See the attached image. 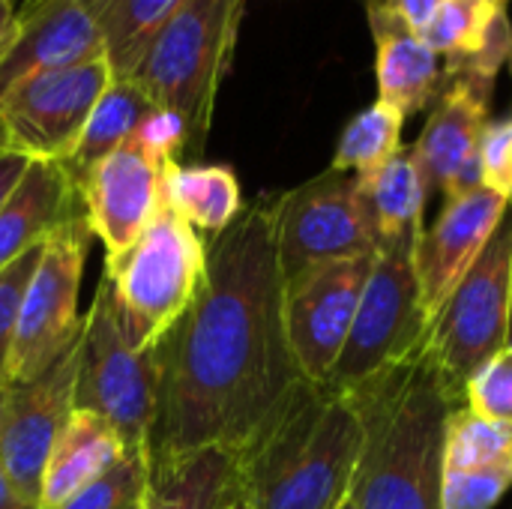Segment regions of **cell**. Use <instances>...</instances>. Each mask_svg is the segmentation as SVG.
I'll use <instances>...</instances> for the list:
<instances>
[{"label":"cell","mask_w":512,"mask_h":509,"mask_svg":"<svg viewBox=\"0 0 512 509\" xmlns=\"http://www.w3.org/2000/svg\"><path fill=\"white\" fill-rule=\"evenodd\" d=\"M153 351L159 390L147 462L207 447L243 456L303 381L285 333L270 204L243 207L207 243L201 291Z\"/></svg>","instance_id":"6da1fadb"},{"label":"cell","mask_w":512,"mask_h":509,"mask_svg":"<svg viewBox=\"0 0 512 509\" xmlns=\"http://www.w3.org/2000/svg\"><path fill=\"white\" fill-rule=\"evenodd\" d=\"M363 426L351 483L357 509H441L447 429L462 396L423 345L369 384L345 393Z\"/></svg>","instance_id":"7a4b0ae2"},{"label":"cell","mask_w":512,"mask_h":509,"mask_svg":"<svg viewBox=\"0 0 512 509\" xmlns=\"http://www.w3.org/2000/svg\"><path fill=\"white\" fill-rule=\"evenodd\" d=\"M363 426L345 393L300 381L240 456L249 509H339L351 498Z\"/></svg>","instance_id":"3957f363"},{"label":"cell","mask_w":512,"mask_h":509,"mask_svg":"<svg viewBox=\"0 0 512 509\" xmlns=\"http://www.w3.org/2000/svg\"><path fill=\"white\" fill-rule=\"evenodd\" d=\"M243 3L183 0L129 78L153 108L174 111L186 123L192 156L204 150L216 96L234 54Z\"/></svg>","instance_id":"277c9868"},{"label":"cell","mask_w":512,"mask_h":509,"mask_svg":"<svg viewBox=\"0 0 512 509\" xmlns=\"http://www.w3.org/2000/svg\"><path fill=\"white\" fill-rule=\"evenodd\" d=\"M207 273V240L171 207L123 255H105V279L132 348H153L183 318Z\"/></svg>","instance_id":"5b68a950"},{"label":"cell","mask_w":512,"mask_h":509,"mask_svg":"<svg viewBox=\"0 0 512 509\" xmlns=\"http://www.w3.org/2000/svg\"><path fill=\"white\" fill-rule=\"evenodd\" d=\"M423 228L426 225L378 243L348 342L324 387L336 393H354L426 345L429 327L420 315L414 264Z\"/></svg>","instance_id":"8992f818"},{"label":"cell","mask_w":512,"mask_h":509,"mask_svg":"<svg viewBox=\"0 0 512 509\" xmlns=\"http://www.w3.org/2000/svg\"><path fill=\"white\" fill-rule=\"evenodd\" d=\"M159 366L153 348H132L102 276L96 297L81 324L75 408L102 417L126 444V450L147 453L156 420Z\"/></svg>","instance_id":"52a82bcc"},{"label":"cell","mask_w":512,"mask_h":509,"mask_svg":"<svg viewBox=\"0 0 512 509\" xmlns=\"http://www.w3.org/2000/svg\"><path fill=\"white\" fill-rule=\"evenodd\" d=\"M512 315V207L465 273L429 330L426 348L444 381L462 396L465 384L504 348Z\"/></svg>","instance_id":"ba28073f"},{"label":"cell","mask_w":512,"mask_h":509,"mask_svg":"<svg viewBox=\"0 0 512 509\" xmlns=\"http://www.w3.org/2000/svg\"><path fill=\"white\" fill-rule=\"evenodd\" d=\"M93 231L87 213L60 225L42 246L36 270L24 288L9 354V384H24L48 372L81 339L78 294Z\"/></svg>","instance_id":"9c48e42d"},{"label":"cell","mask_w":512,"mask_h":509,"mask_svg":"<svg viewBox=\"0 0 512 509\" xmlns=\"http://www.w3.org/2000/svg\"><path fill=\"white\" fill-rule=\"evenodd\" d=\"M282 276L378 252V231L357 174L324 171L273 204Z\"/></svg>","instance_id":"30bf717a"},{"label":"cell","mask_w":512,"mask_h":509,"mask_svg":"<svg viewBox=\"0 0 512 509\" xmlns=\"http://www.w3.org/2000/svg\"><path fill=\"white\" fill-rule=\"evenodd\" d=\"M114 81L105 57L48 69L15 84L0 102V144L30 162H66Z\"/></svg>","instance_id":"8fae6325"},{"label":"cell","mask_w":512,"mask_h":509,"mask_svg":"<svg viewBox=\"0 0 512 509\" xmlns=\"http://www.w3.org/2000/svg\"><path fill=\"white\" fill-rule=\"evenodd\" d=\"M375 255L303 270L285 279V333L303 381L324 387L354 324Z\"/></svg>","instance_id":"7c38bea8"},{"label":"cell","mask_w":512,"mask_h":509,"mask_svg":"<svg viewBox=\"0 0 512 509\" xmlns=\"http://www.w3.org/2000/svg\"><path fill=\"white\" fill-rule=\"evenodd\" d=\"M78 345L33 381L6 387L0 420V471L21 498L39 507L45 462L75 411Z\"/></svg>","instance_id":"4fadbf2b"},{"label":"cell","mask_w":512,"mask_h":509,"mask_svg":"<svg viewBox=\"0 0 512 509\" xmlns=\"http://www.w3.org/2000/svg\"><path fill=\"white\" fill-rule=\"evenodd\" d=\"M507 213V198L486 186H477L459 198H450L438 213L435 225L423 228L414 264L420 288V315L429 330Z\"/></svg>","instance_id":"5bb4252c"},{"label":"cell","mask_w":512,"mask_h":509,"mask_svg":"<svg viewBox=\"0 0 512 509\" xmlns=\"http://www.w3.org/2000/svg\"><path fill=\"white\" fill-rule=\"evenodd\" d=\"M162 171V162L147 156L135 141H126L99 159L78 183L90 231L99 237L108 258L135 246L156 219L162 207Z\"/></svg>","instance_id":"9a60e30c"},{"label":"cell","mask_w":512,"mask_h":509,"mask_svg":"<svg viewBox=\"0 0 512 509\" xmlns=\"http://www.w3.org/2000/svg\"><path fill=\"white\" fill-rule=\"evenodd\" d=\"M489 102L492 93L468 81H450L441 93L423 135L411 147L426 192L441 189L450 201L483 186L480 144L489 126Z\"/></svg>","instance_id":"2e32d148"},{"label":"cell","mask_w":512,"mask_h":509,"mask_svg":"<svg viewBox=\"0 0 512 509\" xmlns=\"http://www.w3.org/2000/svg\"><path fill=\"white\" fill-rule=\"evenodd\" d=\"M90 57H105L102 42L75 0H24L15 9V36L0 57V102L30 75Z\"/></svg>","instance_id":"e0dca14e"},{"label":"cell","mask_w":512,"mask_h":509,"mask_svg":"<svg viewBox=\"0 0 512 509\" xmlns=\"http://www.w3.org/2000/svg\"><path fill=\"white\" fill-rule=\"evenodd\" d=\"M87 213L81 186L63 162H30L0 207V270L42 246L60 225Z\"/></svg>","instance_id":"ac0fdd59"},{"label":"cell","mask_w":512,"mask_h":509,"mask_svg":"<svg viewBox=\"0 0 512 509\" xmlns=\"http://www.w3.org/2000/svg\"><path fill=\"white\" fill-rule=\"evenodd\" d=\"M369 27L375 36L378 99L405 117L423 111L441 90L444 72L432 45L411 33L384 0H369Z\"/></svg>","instance_id":"d6986e66"},{"label":"cell","mask_w":512,"mask_h":509,"mask_svg":"<svg viewBox=\"0 0 512 509\" xmlns=\"http://www.w3.org/2000/svg\"><path fill=\"white\" fill-rule=\"evenodd\" d=\"M243 495L240 456L207 447L150 462L141 509H222Z\"/></svg>","instance_id":"ffe728a7"},{"label":"cell","mask_w":512,"mask_h":509,"mask_svg":"<svg viewBox=\"0 0 512 509\" xmlns=\"http://www.w3.org/2000/svg\"><path fill=\"white\" fill-rule=\"evenodd\" d=\"M123 438L96 414L75 408L66 429L60 432L39 486V509H57L72 495L105 477L123 456Z\"/></svg>","instance_id":"44dd1931"},{"label":"cell","mask_w":512,"mask_h":509,"mask_svg":"<svg viewBox=\"0 0 512 509\" xmlns=\"http://www.w3.org/2000/svg\"><path fill=\"white\" fill-rule=\"evenodd\" d=\"M162 204L201 237H219L243 213L240 180L228 165L168 162L162 171Z\"/></svg>","instance_id":"7402d4cb"},{"label":"cell","mask_w":512,"mask_h":509,"mask_svg":"<svg viewBox=\"0 0 512 509\" xmlns=\"http://www.w3.org/2000/svg\"><path fill=\"white\" fill-rule=\"evenodd\" d=\"M99 33L114 81H129L183 0H75Z\"/></svg>","instance_id":"603a6c76"},{"label":"cell","mask_w":512,"mask_h":509,"mask_svg":"<svg viewBox=\"0 0 512 509\" xmlns=\"http://www.w3.org/2000/svg\"><path fill=\"white\" fill-rule=\"evenodd\" d=\"M150 111H153L150 99L132 81H111L108 90L99 96L96 108L90 111V120H87L72 156L63 162L66 171L72 174V180L81 183L84 174L99 159H105L108 153H114L117 147L132 141V135L138 132L141 120Z\"/></svg>","instance_id":"cb8c5ba5"},{"label":"cell","mask_w":512,"mask_h":509,"mask_svg":"<svg viewBox=\"0 0 512 509\" xmlns=\"http://www.w3.org/2000/svg\"><path fill=\"white\" fill-rule=\"evenodd\" d=\"M360 183H363V195L375 219L378 243L393 240L423 225L429 192H426V180L411 147H402L372 177H360Z\"/></svg>","instance_id":"d4e9b609"},{"label":"cell","mask_w":512,"mask_h":509,"mask_svg":"<svg viewBox=\"0 0 512 509\" xmlns=\"http://www.w3.org/2000/svg\"><path fill=\"white\" fill-rule=\"evenodd\" d=\"M402 126L405 114L399 108L381 99L372 102L345 123L330 168L357 177H372L402 150Z\"/></svg>","instance_id":"484cf974"},{"label":"cell","mask_w":512,"mask_h":509,"mask_svg":"<svg viewBox=\"0 0 512 509\" xmlns=\"http://www.w3.org/2000/svg\"><path fill=\"white\" fill-rule=\"evenodd\" d=\"M504 6H495L489 0H441L432 12L423 39L432 45V51L444 54V78H453L486 42L495 15Z\"/></svg>","instance_id":"4316f807"},{"label":"cell","mask_w":512,"mask_h":509,"mask_svg":"<svg viewBox=\"0 0 512 509\" xmlns=\"http://www.w3.org/2000/svg\"><path fill=\"white\" fill-rule=\"evenodd\" d=\"M447 468H489L512 477V423H492L459 405L447 429Z\"/></svg>","instance_id":"83f0119b"},{"label":"cell","mask_w":512,"mask_h":509,"mask_svg":"<svg viewBox=\"0 0 512 509\" xmlns=\"http://www.w3.org/2000/svg\"><path fill=\"white\" fill-rule=\"evenodd\" d=\"M147 468H150L147 453L129 450L105 477H99L96 483H90L57 509H129L144 495Z\"/></svg>","instance_id":"f1b7e54d"},{"label":"cell","mask_w":512,"mask_h":509,"mask_svg":"<svg viewBox=\"0 0 512 509\" xmlns=\"http://www.w3.org/2000/svg\"><path fill=\"white\" fill-rule=\"evenodd\" d=\"M462 405L492 423H512V348L495 354L462 393Z\"/></svg>","instance_id":"f546056e"},{"label":"cell","mask_w":512,"mask_h":509,"mask_svg":"<svg viewBox=\"0 0 512 509\" xmlns=\"http://www.w3.org/2000/svg\"><path fill=\"white\" fill-rule=\"evenodd\" d=\"M512 489V477L489 468H447L441 483V509H495Z\"/></svg>","instance_id":"4dcf8cb0"},{"label":"cell","mask_w":512,"mask_h":509,"mask_svg":"<svg viewBox=\"0 0 512 509\" xmlns=\"http://www.w3.org/2000/svg\"><path fill=\"white\" fill-rule=\"evenodd\" d=\"M42 246L24 252L21 258H15L9 267L0 270V390L9 387V354H12V339H15L18 306H21L24 288H27L33 270H36Z\"/></svg>","instance_id":"1f68e13d"},{"label":"cell","mask_w":512,"mask_h":509,"mask_svg":"<svg viewBox=\"0 0 512 509\" xmlns=\"http://www.w3.org/2000/svg\"><path fill=\"white\" fill-rule=\"evenodd\" d=\"M132 141L147 153L153 156L156 162L168 165V162H180L177 156L180 153H189V132H186V123L174 114V111H165V108H153L138 132L132 135Z\"/></svg>","instance_id":"d6a6232c"},{"label":"cell","mask_w":512,"mask_h":509,"mask_svg":"<svg viewBox=\"0 0 512 509\" xmlns=\"http://www.w3.org/2000/svg\"><path fill=\"white\" fill-rule=\"evenodd\" d=\"M483 186L507 198L512 207V117L489 123L480 144Z\"/></svg>","instance_id":"836d02e7"},{"label":"cell","mask_w":512,"mask_h":509,"mask_svg":"<svg viewBox=\"0 0 512 509\" xmlns=\"http://www.w3.org/2000/svg\"><path fill=\"white\" fill-rule=\"evenodd\" d=\"M384 3L396 12V18H399L411 33H420V36H423L426 24H429V18H432V12L438 9L441 0H384Z\"/></svg>","instance_id":"e575fe53"},{"label":"cell","mask_w":512,"mask_h":509,"mask_svg":"<svg viewBox=\"0 0 512 509\" xmlns=\"http://www.w3.org/2000/svg\"><path fill=\"white\" fill-rule=\"evenodd\" d=\"M27 165H30V159H24L18 153H9V150H0V207L6 204V198L12 195V189L24 177Z\"/></svg>","instance_id":"d590c367"},{"label":"cell","mask_w":512,"mask_h":509,"mask_svg":"<svg viewBox=\"0 0 512 509\" xmlns=\"http://www.w3.org/2000/svg\"><path fill=\"white\" fill-rule=\"evenodd\" d=\"M15 0H0V57L6 54L12 36H15Z\"/></svg>","instance_id":"8d00e7d4"},{"label":"cell","mask_w":512,"mask_h":509,"mask_svg":"<svg viewBox=\"0 0 512 509\" xmlns=\"http://www.w3.org/2000/svg\"><path fill=\"white\" fill-rule=\"evenodd\" d=\"M0 509H39L36 504H30L27 498H21L15 492V486L6 480V474L0 471Z\"/></svg>","instance_id":"74e56055"},{"label":"cell","mask_w":512,"mask_h":509,"mask_svg":"<svg viewBox=\"0 0 512 509\" xmlns=\"http://www.w3.org/2000/svg\"><path fill=\"white\" fill-rule=\"evenodd\" d=\"M222 509H249V504H246V498H243V495H240V498H237V501H231V504H228V507H222Z\"/></svg>","instance_id":"f35d334b"},{"label":"cell","mask_w":512,"mask_h":509,"mask_svg":"<svg viewBox=\"0 0 512 509\" xmlns=\"http://www.w3.org/2000/svg\"><path fill=\"white\" fill-rule=\"evenodd\" d=\"M3 408H6V390H0V420H3Z\"/></svg>","instance_id":"ab89813d"},{"label":"cell","mask_w":512,"mask_h":509,"mask_svg":"<svg viewBox=\"0 0 512 509\" xmlns=\"http://www.w3.org/2000/svg\"><path fill=\"white\" fill-rule=\"evenodd\" d=\"M339 509H357V507H354V504H351V498H348V501H345Z\"/></svg>","instance_id":"60d3db41"},{"label":"cell","mask_w":512,"mask_h":509,"mask_svg":"<svg viewBox=\"0 0 512 509\" xmlns=\"http://www.w3.org/2000/svg\"><path fill=\"white\" fill-rule=\"evenodd\" d=\"M489 3H495V6H504L507 0H489Z\"/></svg>","instance_id":"b9f144b4"},{"label":"cell","mask_w":512,"mask_h":509,"mask_svg":"<svg viewBox=\"0 0 512 509\" xmlns=\"http://www.w3.org/2000/svg\"><path fill=\"white\" fill-rule=\"evenodd\" d=\"M510 348H512V315H510Z\"/></svg>","instance_id":"7bdbcfd3"},{"label":"cell","mask_w":512,"mask_h":509,"mask_svg":"<svg viewBox=\"0 0 512 509\" xmlns=\"http://www.w3.org/2000/svg\"><path fill=\"white\" fill-rule=\"evenodd\" d=\"M129 509H141V507H138V504H132V507H129Z\"/></svg>","instance_id":"ee69618b"}]
</instances>
